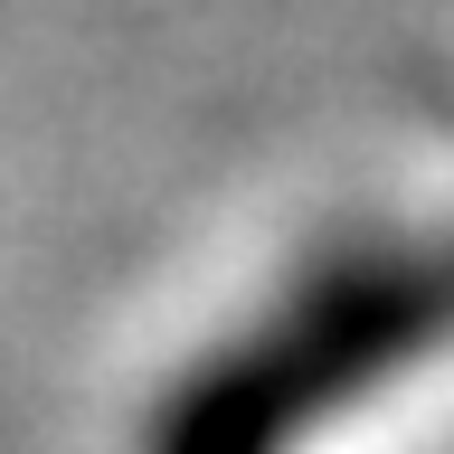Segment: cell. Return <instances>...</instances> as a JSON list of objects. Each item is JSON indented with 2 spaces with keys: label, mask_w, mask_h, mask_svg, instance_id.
<instances>
[{
  "label": "cell",
  "mask_w": 454,
  "mask_h": 454,
  "mask_svg": "<svg viewBox=\"0 0 454 454\" xmlns=\"http://www.w3.org/2000/svg\"><path fill=\"white\" fill-rule=\"evenodd\" d=\"M435 340H454V247L360 255L294 294L247 350L199 369L152 426V454H284Z\"/></svg>",
  "instance_id": "cell-1"
}]
</instances>
